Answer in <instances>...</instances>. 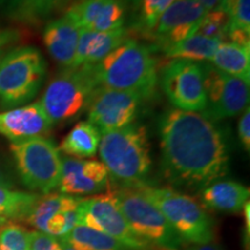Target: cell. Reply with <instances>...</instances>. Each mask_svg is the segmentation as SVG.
I'll return each instance as SVG.
<instances>
[{
  "label": "cell",
  "mask_w": 250,
  "mask_h": 250,
  "mask_svg": "<svg viewBox=\"0 0 250 250\" xmlns=\"http://www.w3.org/2000/svg\"><path fill=\"white\" fill-rule=\"evenodd\" d=\"M136 189L160 210L183 242L191 245L213 242L212 219L195 198L171 188H158L145 184Z\"/></svg>",
  "instance_id": "4"
},
{
  "label": "cell",
  "mask_w": 250,
  "mask_h": 250,
  "mask_svg": "<svg viewBox=\"0 0 250 250\" xmlns=\"http://www.w3.org/2000/svg\"><path fill=\"white\" fill-rule=\"evenodd\" d=\"M126 39L127 34L124 27L108 33L81 30L76 56L70 68L80 66L95 67L103 58L107 57L112 50Z\"/></svg>",
  "instance_id": "19"
},
{
  "label": "cell",
  "mask_w": 250,
  "mask_h": 250,
  "mask_svg": "<svg viewBox=\"0 0 250 250\" xmlns=\"http://www.w3.org/2000/svg\"><path fill=\"white\" fill-rule=\"evenodd\" d=\"M46 65L33 46L13 49L0 61V101L18 107L33 99L45 77Z\"/></svg>",
  "instance_id": "7"
},
{
  "label": "cell",
  "mask_w": 250,
  "mask_h": 250,
  "mask_svg": "<svg viewBox=\"0 0 250 250\" xmlns=\"http://www.w3.org/2000/svg\"><path fill=\"white\" fill-rule=\"evenodd\" d=\"M98 151L109 177L121 187L145 186L152 168L151 147L145 126L130 124L102 132Z\"/></svg>",
  "instance_id": "3"
},
{
  "label": "cell",
  "mask_w": 250,
  "mask_h": 250,
  "mask_svg": "<svg viewBox=\"0 0 250 250\" xmlns=\"http://www.w3.org/2000/svg\"><path fill=\"white\" fill-rule=\"evenodd\" d=\"M221 41L193 34L182 42L165 50V55L169 59H183L196 62H210Z\"/></svg>",
  "instance_id": "23"
},
{
  "label": "cell",
  "mask_w": 250,
  "mask_h": 250,
  "mask_svg": "<svg viewBox=\"0 0 250 250\" xmlns=\"http://www.w3.org/2000/svg\"><path fill=\"white\" fill-rule=\"evenodd\" d=\"M142 101L137 94L99 87L87 109L88 122L100 133L122 129L133 124Z\"/></svg>",
  "instance_id": "12"
},
{
  "label": "cell",
  "mask_w": 250,
  "mask_h": 250,
  "mask_svg": "<svg viewBox=\"0 0 250 250\" xmlns=\"http://www.w3.org/2000/svg\"><path fill=\"white\" fill-rule=\"evenodd\" d=\"M83 198L65 195L48 193L40 196L26 220L37 232L55 237L67 235L79 225V205Z\"/></svg>",
  "instance_id": "13"
},
{
  "label": "cell",
  "mask_w": 250,
  "mask_h": 250,
  "mask_svg": "<svg viewBox=\"0 0 250 250\" xmlns=\"http://www.w3.org/2000/svg\"><path fill=\"white\" fill-rule=\"evenodd\" d=\"M161 88L175 109L192 112L205 110L206 94L202 62L171 59L162 70Z\"/></svg>",
  "instance_id": "9"
},
{
  "label": "cell",
  "mask_w": 250,
  "mask_h": 250,
  "mask_svg": "<svg viewBox=\"0 0 250 250\" xmlns=\"http://www.w3.org/2000/svg\"><path fill=\"white\" fill-rule=\"evenodd\" d=\"M208 62L228 76L250 83V46L223 42Z\"/></svg>",
  "instance_id": "21"
},
{
  "label": "cell",
  "mask_w": 250,
  "mask_h": 250,
  "mask_svg": "<svg viewBox=\"0 0 250 250\" xmlns=\"http://www.w3.org/2000/svg\"><path fill=\"white\" fill-rule=\"evenodd\" d=\"M204 71L206 107L202 112L212 122L234 117L249 104V83L219 71L208 62H202Z\"/></svg>",
  "instance_id": "10"
},
{
  "label": "cell",
  "mask_w": 250,
  "mask_h": 250,
  "mask_svg": "<svg viewBox=\"0 0 250 250\" xmlns=\"http://www.w3.org/2000/svg\"><path fill=\"white\" fill-rule=\"evenodd\" d=\"M202 191L205 208L224 213H240L249 201V188L234 181H215Z\"/></svg>",
  "instance_id": "20"
},
{
  "label": "cell",
  "mask_w": 250,
  "mask_h": 250,
  "mask_svg": "<svg viewBox=\"0 0 250 250\" xmlns=\"http://www.w3.org/2000/svg\"><path fill=\"white\" fill-rule=\"evenodd\" d=\"M229 18L221 8L217 7L208 11L202 19L196 33L210 39H215L221 42H227Z\"/></svg>",
  "instance_id": "27"
},
{
  "label": "cell",
  "mask_w": 250,
  "mask_h": 250,
  "mask_svg": "<svg viewBox=\"0 0 250 250\" xmlns=\"http://www.w3.org/2000/svg\"><path fill=\"white\" fill-rule=\"evenodd\" d=\"M52 126L40 101L0 112V134L11 143L44 137Z\"/></svg>",
  "instance_id": "16"
},
{
  "label": "cell",
  "mask_w": 250,
  "mask_h": 250,
  "mask_svg": "<svg viewBox=\"0 0 250 250\" xmlns=\"http://www.w3.org/2000/svg\"><path fill=\"white\" fill-rule=\"evenodd\" d=\"M174 1L175 0H142L138 5L140 6V11L137 27L143 33L151 35L159 19Z\"/></svg>",
  "instance_id": "28"
},
{
  "label": "cell",
  "mask_w": 250,
  "mask_h": 250,
  "mask_svg": "<svg viewBox=\"0 0 250 250\" xmlns=\"http://www.w3.org/2000/svg\"><path fill=\"white\" fill-rule=\"evenodd\" d=\"M197 1L201 4L203 7H204L206 11H212V9H215L219 7L221 0H197Z\"/></svg>",
  "instance_id": "35"
},
{
  "label": "cell",
  "mask_w": 250,
  "mask_h": 250,
  "mask_svg": "<svg viewBox=\"0 0 250 250\" xmlns=\"http://www.w3.org/2000/svg\"><path fill=\"white\" fill-rule=\"evenodd\" d=\"M99 87L123 90L152 98L158 83L156 62L152 49L138 41H123L94 67Z\"/></svg>",
  "instance_id": "2"
},
{
  "label": "cell",
  "mask_w": 250,
  "mask_h": 250,
  "mask_svg": "<svg viewBox=\"0 0 250 250\" xmlns=\"http://www.w3.org/2000/svg\"><path fill=\"white\" fill-rule=\"evenodd\" d=\"M6 221H7V220H6V219L0 217V225H4V224L6 223Z\"/></svg>",
  "instance_id": "39"
},
{
  "label": "cell",
  "mask_w": 250,
  "mask_h": 250,
  "mask_svg": "<svg viewBox=\"0 0 250 250\" xmlns=\"http://www.w3.org/2000/svg\"><path fill=\"white\" fill-rule=\"evenodd\" d=\"M80 34L81 28L68 11L45 27L43 41L46 49L51 57L65 68L72 66Z\"/></svg>",
  "instance_id": "18"
},
{
  "label": "cell",
  "mask_w": 250,
  "mask_h": 250,
  "mask_svg": "<svg viewBox=\"0 0 250 250\" xmlns=\"http://www.w3.org/2000/svg\"><path fill=\"white\" fill-rule=\"evenodd\" d=\"M219 8L229 18L227 40L250 46V0H221Z\"/></svg>",
  "instance_id": "24"
},
{
  "label": "cell",
  "mask_w": 250,
  "mask_h": 250,
  "mask_svg": "<svg viewBox=\"0 0 250 250\" xmlns=\"http://www.w3.org/2000/svg\"><path fill=\"white\" fill-rule=\"evenodd\" d=\"M79 225L108 234L133 250L153 249L130 227L110 193L83 198L79 205Z\"/></svg>",
  "instance_id": "11"
},
{
  "label": "cell",
  "mask_w": 250,
  "mask_h": 250,
  "mask_svg": "<svg viewBox=\"0 0 250 250\" xmlns=\"http://www.w3.org/2000/svg\"><path fill=\"white\" fill-rule=\"evenodd\" d=\"M118 208L133 232L153 249L180 250L184 242L151 201L136 188L118 187L109 189Z\"/></svg>",
  "instance_id": "6"
},
{
  "label": "cell",
  "mask_w": 250,
  "mask_h": 250,
  "mask_svg": "<svg viewBox=\"0 0 250 250\" xmlns=\"http://www.w3.org/2000/svg\"><path fill=\"white\" fill-rule=\"evenodd\" d=\"M161 170L179 189L202 190L228 173L225 136L202 112L169 109L159 124Z\"/></svg>",
  "instance_id": "1"
},
{
  "label": "cell",
  "mask_w": 250,
  "mask_h": 250,
  "mask_svg": "<svg viewBox=\"0 0 250 250\" xmlns=\"http://www.w3.org/2000/svg\"><path fill=\"white\" fill-rule=\"evenodd\" d=\"M4 55H5L4 51H2V49H1V50H0V61H1V58L4 57Z\"/></svg>",
  "instance_id": "40"
},
{
  "label": "cell",
  "mask_w": 250,
  "mask_h": 250,
  "mask_svg": "<svg viewBox=\"0 0 250 250\" xmlns=\"http://www.w3.org/2000/svg\"><path fill=\"white\" fill-rule=\"evenodd\" d=\"M18 39V31L0 30V50Z\"/></svg>",
  "instance_id": "33"
},
{
  "label": "cell",
  "mask_w": 250,
  "mask_h": 250,
  "mask_svg": "<svg viewBox=\"0 0 250 250\" xmlns=\"http://www.w3.org/2000/svg\"><path fill=\"white\" fill-rule=\"evenodd\" d=\"M59 191L65 195H95L110 189V177L101 161L62 156Z\"/></svg>",
  "instance_id": "15"
},
{
  "label": "cell",
  "mask_w": 250,
  "mask_h": 250,
  "mask_svg": "<svg viewBox=\"0 0 250 250\" xmlns=\"http://www.w3.org/2000/svg\"><path fill=\"white\" fill-rule=\"evenodd\" d=\"M101 133L88 121H81L62 140L59 151L77 159L93 158L98 153Z\"/></svg>",
  "instance_id": "22"
},
{
  "label": "cell",
  "mask_w": 250,
  "mask_h": 250,
  "mask_svg": "<svg viewBox=\"0 0 250 250\" xmlns=\"http://www.w3.org/2000/svg\"><path fill=\"white\" fill-rule=\"evenodd\" d=\"M237 129H239V138L241 142L243 148L247 152L250 149V109L247 107L242 111L241 117H240L239 124H237Z\"/></svg>",
  "instance_id": "32"
},
{
  "label": "cell",
  "mask_w": 250,
  "mask_h": 250,
  "mask_svg": "<svg viewBox=\"0 0 250 250\" xmlns=\"http://www.w3.org/2000/svg\"><path fill=\"white\" fill-rule=\"evenodd\" d=\"M26 228L17 224H4L0 228V250H30Z\"/></svg>",
  "instance_id": "29"
},
{
  "label": "cell",
  "mask_w": 250,
  "mask_h": 250,
  "mask_svg": "<svg viewBox=\"0 0 250 250\" xmlns=\"http://www.w3.org/2000/svg\"><path fill=\"white\" fill-rule=\"evenodd\" d=\"M186 250H224L220 246L215 245L213 242L203 243V245H191Z\"/></svg>",
  "instance_id": "34"
},
{
  "label": "cell",
  "mask_w": 250,
  "mask_h": 250,
  "mask_svg": "<svg viewBox=\"0 0 250 250\" xmlns=\"http://www.w3.org/2000/svg\"><path fill=\"white\" fill-rule=\"evenodd\" d=\"M78 250H133L108 234L85 225H77L67 235L59 237Z\"/></svg>",
  "instance_id": "25"
},
{
  "label": "cell",
  "mask_w": 250,
  "mask_h": 250,
  "mask_svg": "<svg viewBox=\"0 0 250 250\" xmlns=\"http://www.w3.org/2000/svg\"><path fill=\"white\" fill-rule=\"evenodd\" d=\"M67 11L81 30L108 33L124 27L125 7L121 0H81Z\"/></svg>",
  "instance_id": "17"
},
{
  "label": "cell",
  "mask_w": 250,
  "mask_h": 250,
  "mask_svg": "<svg viewBox=\"0 0 250 250\" xmlns=\"http://www.w3.org/2000/svg\"><path fill=\"white\" fill-rule=\"evenodd\" d=\"M98 88L94 67L65 68L50 81L40 102L52 125L66 123L88 109Z\"/></svg>",
  "instance_id": "5"
},
{
  "label": "cell",
  "mask_w": 250,
  "mask_h": 250,
  "mask_svg": "<svg viewBox=\"0 0 250 250\" xmlns=\"http://www.w3.org/2000/svg\"><path fill=\"white\" fill-rule=\"evenodd\" d=\"M59 241H61V245H62V250H78L76 247L70 245V243L65 241V240L59 239Z\"/></svg>",
  "instance_id": "37"
},
{
  "label": "cell",
  "mask_w": 250,
  "mask_h": 250,
  "mask_svg": "<svg viewBox=\"0 0 250 250\" xmlns=\"http://www.w3.org/2000/svg\"><path fill=\"white\" fill-rule=\"evenodd\" d=\"M11 151L24 186L44 195L58 189L62 155L52 140L35 137L11 143Z\"/></svg>",
  "instance_id": "8"
},
{
  "label": "cell",
  "mask_w": 250,
  "mask_h": 250,
  "mask_svg": "<svg viewBox=\"0 0 250 250\" xmlns=\"http://www.w3.org/2000/svg\"><path fill=\"white\" fill-rule=\"evenodd\" d=\"M68 0H20V11L28 18H44Z\"/></svg>",
  "instance_id": "30"
},
{
  "label": "cell",
  "mask_w": 250,
  "mask_h": 250,
  "mask_svg": "<svg viewBox=\"0 0 250 250\" xmlns=\"http://www.w3.org/2000/svg\"><path fill=\"white\" fill-rule=\"evenodd\" d=\"M127 1L132 2V4H133L134 6H138V5H139V2L142 1V0H127Z\"/></svg>",
  "instance_id": "38"
},
{
  "label": "cell",
  "mask_w": 250,
  "mask_h": 250,
  "mask_svg": "<svg viewBox=\"0 0 250 250\" xmlns=\"http://www.w3.org/2000/svg\"><path fill=\"white\" fill-rule=\"evenodd\" d=\"M29 245L30 250H62V245L58 237L37 232V230L30 232Z\"/></svg>",
  "instance_id": "31"
},
{
  "label": "cell",
  "mask_w": 250,
  "mask_h": 250,
  "mask_svg": "<svg viewBox=\"0 0 250 250\" xmlns=\"http://www.w3.org/2000/svg\"><path fill=\"white\" fill-rule=\"evenodd\" d=\"M0 187H4V188H8L11 187V182H9L6 175L2 173V170L0 169Z\"/></svg>",
  "instance_id": "36"
},
{
  "label": "cell",
  "mask_w": 250,
  "mask_h": 250,
  "mask_svg": "<svg viewBox=\"0 0 250 250\" xmlns=\"http://www.w3.org/2000/svg\"><path fill=\"white\" fill-rule=\"evenodd\" d=\"M206 13L208 11L197 0H175L151 33L154 45L165 51L196 34Z\"/></svg>",
  "instance_id": "14"
},
{
  "label": "cell",
  "mask_w": 250,
  "mask_h": 250,
  "mask_svg": "<svg viewBox=\"0 0 250 250\" xmlns=\"http://www.w3.org/2000/svg\"><path fill=\"white\" fill-rule=\"evenodd\" d=\"M39 195L13 191L8 188L0 187V217L7 219H26Z\"/></svg>",
  "instance_id": "26"
}]
</instances>
